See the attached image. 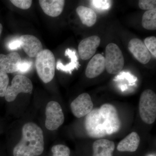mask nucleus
Masks as SVG:
<instances>
[{"instance_id": "6ab92c4d", "label": "nucleus", "mask_w": 156, "mask_h": 156, "mask_svg": "<svg viewBox=\"0 0 156 156\" xmlns=\"http://www.w3.org/2000/svg\"><path fill=\"white\" fill-rule=\"evenodd\" d=\"M143 27L148 30L156 29V10H149L144 12L142 19Z\"/></svg>"}, {"instance_id": "0eeeda50", "label": "nucleus", "mask_w": 156, "mask_h": 156, "mask_svg": "<svg viewBox=\"0 0 156 156\" xmlns=\"http://www.w3.org/2000/svg\"><path fill=\"white\" fill-rule=\"evenodd\" d=\"M45 126L48 130L54 131L58 129L64 122V115L61 105L58 102L51 101L46 108Z\"/></svg>"}, {"instance_id": "412c9836", "label": "nucleus", "mask_w": 156, "mask_h": 156, "mask_svg": "<svg viewBox=\"0 0 156 156\" xmlns=\"http://www.w3.org/2000/svg\"><path fill=\"white\" fill-rule=\"evenodd\" d=\"M51 151L53 156H70V154L69 148L62 144L53 146Z\"/></svg>"}, {"instance_id": "4468645a", "label": "nucleus", "mask_w": 156, "mask_h": 156, "mask_svg": "<svg viewBox=\"0 0 156 156\" xmlns=\"http://www.w3.org/2000/svg\"><path fill=\"white\" fill-rule=\"evenodd\" d=\"M40 6L45 14L51 17H58L64 9V0H40Z\"/></svg>"}, {"instance_id": "9d476101", "label": "nucleus", "mask_w": 156, "mask_h": 156, "mask_svg": "<svg viewBox=\"0 0 156 156\" xmlns=\"http://www.w3.org/2000/svg\"><path fill=\"white\" fill-rule=\"evenodd\" d=\"M128 48L136 60L142 64H147L150 61L151 53L140 39L134 38L130 40Z\"/></svg>"}, {"instance_id": "bb28decb", "label": "nucleus", "mask_w": 156, "mask_h": 156, "mask_svg": "<svg viewBox=\"0 0 156 156\" xmlns=\"http://www.w3.org/2000/svg\"><path fill=\"white\" fill-rule=\"evenodd\" d=\"M20 47H21V43L20 38L11 41L8 45V48L11 50H17Z\"/></svg>"}, {"instance_id": "c85d7f7f", "label": "nucleus", "mask_w": 156, "mask_h": 156, "mask_svg": "<svg viewBox=\"0 0 156 156\" xmlns=\"http://www.w3.org/2000/svg\"></svg>"}, {"instance_id": "f3484780", "label": "nucleus", "mask_w": 156, "mask_h": 156, "mask_svg": "<svg viewBox=\"0 0 156 156\" xmlns=\"http://www.w3.org/2000/svg\"><path fill=\"white\" fill-rule=\"evenodd\" d=\"M76 11L84 25L91 27L95 24L97 20V15L92 9L80 6L76 9Z\"/></svg>"}, {"instance_id": "aec40b11", "label": "nucleus", "mask_w": 156, "mask_h": 156, "mask_svg": "<svg viewBox=\"0 0 156 156\" xmlns=\"http://www.w3.org/2000/svg\"><path fill=\"white\" fill-rule=\"evenodd\" d=\"M9 83L8 74L0 69V97H4Z\"/></svg>"}, {"instance_id": "4be33fe9", "label": "nucleus", "mask_w": 156, "mask_h": 156, "mask_svg": "<svg viewBox=\"0 0 156 156\" xmlns=\"http://www.w3.org/2000/svg\"><path fill=\"white\" fill-rule=\"evenodd\" d=\"M146 47L150 53H151L155 58L156 57V37H149L144 40Z\"/></svg>"}, {"instance_id": "cd10ccee", "label": "nucleus", "mask_w": 156, "mask_h": 156, "mask_svg": "<svg viewBox=\"0 0 156 156\" xmlns=\"http://www.w3.org/2000/svg\"><path fill=\"white\" fill-rule=\"evenodd\" d=\"M3 26L1 23H0V36H1V34H2V31Z\"/></svg>"}, {"instance_id": "ddd939ff", "label": "nucleus", "mask_w": 156, "mask_h": 156, "mask_svg": "<svg viewBox=\"0 0 156 156\" xmlns=\"http://www.w3.org/2000/svg\"><path fill=\"white\" fill-rule=\"evenodd\" d=\"M105 69V57L101 54L93 56L86 68V76L89 79L96 77L102 73Z\"/></svg>"}, {"instance_id": "f257e3e1", "label": "nucleus", "mask_w": 156, "mask_h": 156, "mask_svg": "<svg viewBox=\"0 0 156 156\" xmlns=\"http://www.w3.org/2000/svg\"><path fill=\"white\" fill-rule=\"evenodd\" d=\"M122 126L116 108L110 104H104L93 109L86 116L85 130L91 138H101L117 133Z\"/></svg>"}, {"instance_id": "b1692460", "label": "nucleus", "mask_w": 156, "mask_h": 156, "mask_svg": "<svg viewBox=\"0 0 156 156\" xmlns=\"http://www.w3.org/2000/svg\"><path fill=\"white\" fill-rule=\"evenodd\" d=\"M139 8L142 10H156L155 0H140L138 3Z\"/></svg>"}, {"instance_id": "dca6fc26", "label": "nucleus", "mask_w": 156, "mask_h": 156, "mask_svg": "<svg viewBox=\"0 0 156 156\" xmlns=\"http://www.w3.org/2000/svg\"><path fill=\"white\" fill-rule=\"evenodd\" d=\"M140 143V137L136 132H132L121 140L117 149L120 152H133L137 149Z\"/></svg>"}, {"instance_id": "a878e982", "label": "nucleus", "mask_w": 156, "mask_h": 156, "mask_svg": "<svg viewBox=\"0 0 156 156\" xmlns=\"http://www.w3.org/2000/svg\"><path fill=\"white\" fill-rule=\"evenodd\" d=\"M32 65L31 62L27 60H22L20 65L18 71L21 73L27 72L30 69Z\"/></svg>"}, {"instance_id": "20e7f679", "label": "nucleus", "mask_w": 156, "mask_h": 156, "mask_svg": "<svg viewBox=\"0 0 156 156\" xmlns=\"http://www.w3.org/2000/svg\"><path fill=\"white\" fill-rule=\"evenodd\" d=\"M140 115L146 124L151 125L156 119V95L151 89L144 90L140 98Z\"/></svg>"}, {"instance_id": "2eb2a0df", "label": "nucleus", "mask_w": 156, "mask_h": 156, "mask_svg": "<svg viewBox=\"0 0 156 156\" xmlns=\"http://www.w3.org/2000/svg\"><path fill=\"white\" fill-rule=\"evenodd\" d=\"M92 149L93 156H113L115 144L108 140L98 139L93 143Z\"/></svg>"}, {"instance_id": "39448f33", "label": "nucleus", "mask_w": 156, "mask_h": 156, "mask_svg": "<svg viewBox=\"0 0 156 156\" xmlns=\"http://www.w3.org/2000/svg\"><path fill=\"white\" fill-rule=\"evenodd\" d=\"M105 60V68L108 73L117 74L122 70L125 63L124 56L119 46L114 43L106 46Z\"/></svg>"}, {"instance_id": "423d86ee", "label": "nucleus", "mask_w": 156, "mask_h": 156, "mask_svg": "<svg viewBox=\"0 0 156 156\" xmlns=\"http://www.w3.org/2000/svg\"><path fill=\"white\" fill-rule=\"evenodd\" d=\"M33 88L30 79L23 75H17L12 80L11 86H8L5 98L8 102H12L15 100L19 93H30Z\"/></svg>"}, {"instance_id": "6e6552de", "label": "nucleus", "mask_w": 156, "mask_h": 156, "mask_svg": "<svg viewBox=\"0 0 156 156\" xmlns=\"http://www.w3.org/2000/svg\"><path fill=\"white\" fill-rule=\"evenodd\" d=\"M70 107L73 114L76 118L86 116L93 109L91 96L88 93H82L73 101Z\"/></svg>"}, {"instance_id": "1a4fd4ad", "label": "nucleus", "mask_w": 156, "mask_h": 156, "mask_svg": "<svg viewBox=\"0 0 156 156\" xmlns=\"http://www.w3.org/2000/svg\"><path fill=\"white\" fill-rule=\"evenodd\" d=\"M100 42V37L97 36H92L82 40L78 46V52L81 59L88 60L94 56Z\"/></svg>"}, {"instance_id": "f03ea898", "label": "nucleus", "mask_w": 156, "mask_h": 156, "mask_svg": "<svg viewBox=\"0 0 156 156\" xmlns=\"http://www.w3.org/2000/svg\"><path fill=\"white\" fill-rule=\"evenodd\" d=\"M44 134L41 128L33 122L22 128V137L14 147V156H38L44 150Z\"/></svg>"}, {"instance_id": "7ed1b4c3", "label": "nucleus", "mask_w": 156, "mask_h": 156, "mask_svg": "<svg viewBox=\"0 0 156 156\" xmlns=\"http://www.w3.org/2000/svg\"><path fill=\"white\" fill-rule=\"evenodd\" d=\"M35 66L39 77L45 83L53 80L55 76L56 62L50 50H43L36 57Z\"/></svg>"}, {"instance_id": "f8f14e48", "label": "nucleus", "mask_w": 156, "mask_h": 156, "mask_svg": "<svg viewBox=\"0 0 156 156\" xmlns=\"http://www.w3.org/2000/svg\"><path fill=\"white\" fill-rule=\"evenodd\" d=\"M22 61L20 55L17 52H12L5 55L0 54V69L6 73L18 71Z\"/></svg>"}, {"instance_id": "393cba45", "label": "nucleus", "mask_w": 156, "mask_h": 156, "mask_svg": "<svg viewBox=\"0 0 156 156\" xmlns=\"http://www.w3.org/2000/svg\"><path fill=\"white\" fill-rule=\"evenodd\" d=\"M10 2L17 8L23 10L30 9L32 4L31 0H11Z\"/></svg>"}, {"instance_id": "5701e85b", "label": "nucleus", "mask_w": 156, "mask_h": 156, "mask_svg": "<svg viewBox=\"0 0 156 156\" xmlns=\"http://www.w3.org/2000/svg\"><path fill=\"white\" fill-rule=\"evenodd\" d=\"M90 2L93 7L99 11L108 10L112 5V1L107 0H94Z\"/></svg>"}, {"instance_id": "a211bd4d", "label": "nucleus", "mask_w": 156, "mask_h": 156, "mask_svg": "<svg viewBox=\"0 0 156 156\" xmlns=\"http://www.w3.org/2000/svg\"><path fill=\"white\" fill-rule=\"evenodd\" d=\"M65 55L68 56L70 58V62L66 65H64L60 60H58L56 64V69L58 70L62 71L71 74L74 69H77L79 66V63L78 61L77 56L76 54V51H73L69 48H68L66 50Z\"/></svg>"}, {"instance_id": "9b49d317", "label": "nucleus", "mask_w": 156, "mask_h": 156, "mask_svg": "<svg viewBox=\"0 0 156 156\" xmlns=\"http://www.w3.org/2000/svg\"><path fill=\"white\" fill-rule=\"evenodd\" d=\"M21 47L25 53L31 58L36 57L43 50L41 42L37 37L31 35H23L20 37Z\"/></svg>"}]
</instances>
